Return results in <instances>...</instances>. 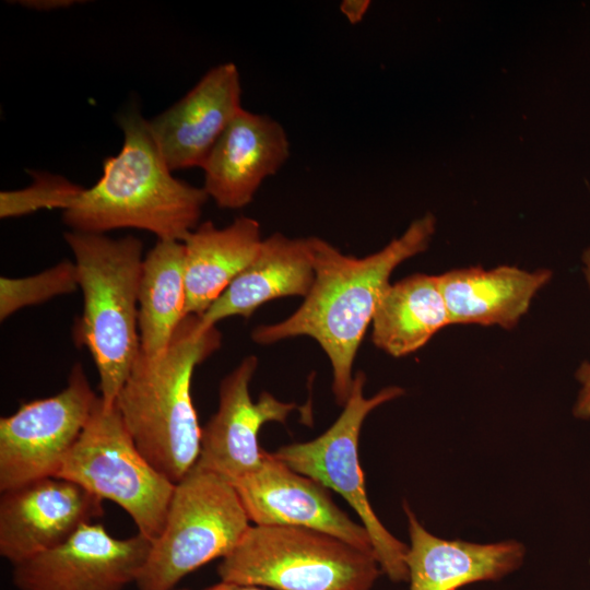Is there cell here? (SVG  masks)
Returning <instances> with one entry per match:
<instances>
[{"instance_id": "4", "label": "cell", "mask_w": 590, "mask_h": 590, "mask_svg": "<svg viewBox=\"0 0 590 590\" xmlns=\"http://www.w3.org/2000/svg\"><path fill=\"white\" fill-rule=\"evenodd\" d=\"M83 293L74 340L97 368L101 399L113 405L140 353L139 285L143 246L139 238L71 231L64 234Z\"/></svg>"}, {"instance_id": "3", "label": "cell", "mask_w": 590, "mask_h": 590, "mask_svg": "<svg viewBox=\"0 0 590 590\" xmlns=\"http://www.w3.org/2000/svg\"><path fill=\"white\" fill-rule=\"evenodd\" d=\"M221 340L216 326L204 328L199 316L185 317L163 354L150 357L140 350L114 403L137 448L175 484L193 468L201 449L192 374Z\"/></svg>"}, {"instance_id": "9", "label": "cell", "mask_w": 590, "mask_h": 590, "mask_svg": "<svg viewBox=\"0 0 590 590\" xmlns=\"http://www.w3.org/2000/svg\"><path fill=\"white\" fill-rule=\"evenodd\" d=\"M98 396L80 363L57 394L23 402L0 418V491L55 476L87 424Z\"/></svg>"}, {"instance_id": "17", "label": "cell", "mask_w": 590, "mask_h": 590, "mask_svg": "<svg viewBox=\"0 0 590 590\" xmlns=\"http://www.w3.org/2000/svg\"><path fill=\"white\" fill-rule=\"evenodd\" d=\"M550 269L527 271L512 266L485 270L468 267L437 275L450 324L512 329L552 279Z\"/></svg>"}, {"instance_id": "15", "label": "cell", "mask_w": 590, "mask_h": 590, "mask_svg": "<svg viewBox=\"0 0 590 590\" xmlns=\"http://www.w3.org/2000/svg\"><path fill=\"white\" fill-rule=\"evenodd\" d=\"M288 156L290 141L284 127L268 115L243 108L202 166L203 189L217 206L241 209Z\"/></svg>"}, {"instance_id": "2", "label": "cell", "mask_w": 590, "mask_h": 590, "mask_svg": "<svg viewBox=\"0 0 590 590\" xmlns=\"http://www.w3.org/2000/svg\"><path fill=\"white\" fill-rule=\"evenodd\" d=\"M120 152L107 157L98 181L82 188L63 210L72 231L104 234L138 228L158 240L184 241L198 226L209 196L173 176L144 119L137 110L120 116Z\"/></svg>"}, {"instance_id": "14", "label": "cell", "mask_w": 590, "mask_h": 590, "mask_svg": "<svg viewBox=\"0 0 590 590\" xmlns=\"http://www.w3.org/2000/svg\"><path fill=\"white\" fill-rule=\"evenodd\" d=\"M241 107V83L233 62L210 69L172 107L148 120L172 172L201 167Z\"/></svg>"}, {"instance_id": "13", "label": "cell", "mask_w": 590, "mask_h": 590, "mask_svg": "<svg viewBox=\"0 0 590 590\" xmlns=\"http://www.w3.org/2000/svg\"><path fill=\"white\" fill-rule=\"evenodd\" d=\"M257 366V357L249 355L224 377L220 385L219 409L201 432L196 464L232 484L261 465L267 452L259 444L262 425L285 423L293 411L300 410L297 404L280 401L267 391L253 402L249 385Z\"/></svg>"}, {"instance_id": "22", "label": "cell", "mask_w": 590, "mask_h": 590, "mask_svg": "<svg viewBox=\"0 0 590 590\" xmlns=\"http://www.w3.org/2000/svg\"><path fill=\"white\" fill-rule=\"evenodd\" d=\"M79 287L75 263L63 260L35 275L0 279V319L5 320L19 309L70 294Z\"/></svg>"}, {"instance_id": "26", "label": "cell", "mask_w": 590, "mask_h": 590, "mask_svg": "<svg viewBox=\"0 0 590 590\" xmlns=\"http://www.w3.org/2000/svg\"><path fill=\"white\" fill-rule=\"evenodd\" d=\"M21 3L28 8H34L37 10H49L71 5L75 1L68 0H32V1H21Z\"/></svg>"}, {"instance_id": "16", "label": "cell", "mask_w": 590, "mask_h": 590, "mask_svg": "<svg viewBox=\"0 0 590 590\" xmlns=\"http://www.w3.org/2000/svg\"><path fill=\"white\" fill-rule=\"evenodd\" d=\"M410 546L404 556L410 590H458L497 581L521 567L526 547L516 540L472 543L446 540L427 531L404 503Z\"/></svg>"}, {"instance_id": "1", "label": "cell", "mask_w": 590, "mask_h": 590, "mask_svg": "<svg viewBox=\"0 0 590 590\" xmlns=\"http://www.w3.org/2000/svg\"><path fill=\"white\" fill-rule=\"evenodd\" d=\"M436 231V217L426 213L379 251L356 258L328 241L309 237L314 283L303 304L286 319L257 327L251 338L259 344L307 335L330 359L332 391L344 405L351 393L352 367L379 299L394 269L425 251Z\"/></svg>"}, {"instance_id": "19", "label": "cell", "mask_w": 590, "mask_h": 590, "mask_svg": "<svg viewBox=\"0 0 590 590\" xmlns=\"http://www.w3.org/2000/svg\"><path fill=\"white\" fill-rule=\"evenodd\" d=\"M258 221L237 217L224 228L208 221L185 245L186 316L203 315L252 261L262 241Z\"/></svg>"}, {"instance_id": "27", "label": "cell", "mask_w": 590, "mask_h": 590, "mask_svg": "<svg viewBox=\"0 0 590 590\" xmlns=\"http://www.w3.org/2000/svg\"><path fill=\"white\" fill-rule=\"evenodd\" d=\"M204 590H263V589L256 586H247V585L226 582V581L221 580V582L210 586Z\"/></svg>"}, {"instance_id": "12", "label": "cell", "mask_w": 590, "mask_h": 590, "mask_svg": "<svg viewBox=\"0 0 590 590\" xmlns=\"http://www.w3.org/2000/svg\"><path fill=\"white\" fill-rule=\"evenodd\" d=\"M233 485L255 524L310 529L375 554L366 528L334 504L327 487L273 453L266 452L261 465Z\"/></svg>"}, {"instance_id": "20", "label": "cell", "mask_w": 590, "mask_h": 590, "mask_svg": "<svg viewBox=\"0 0 590 590\" xmlns=\"http://www.w3.org/2000/svg\"><path fill=\"white\" fill-rule=\"evenodd\" d=\"M373 343L393 357L423 347L450 324L437 275L413 274L390 284L373 317Z\"/></svg>"}, {"instance_id": "10", "label": "cell", "mask_w": 590, "mask_h": 590, "mask_svg": "<svg viewBox=\"0 0 590 590\" xmlns=\"http://www.w3.org/2000/svg\"><path fill=\"white\" fill-rule=\"evenodd\" d=\"M152 542L116 539L102 524L81 526L58 546L13 565L20 590H121L137 581Z\"/></svg>"}, {"instance_id": "23", "label": "cell", "mask_w": 590, "mask_h": 590, "mask_svg": "<svg viewBox=\"0 0 590 590\" xmlns=\"http://www.w3.org/2000/svg\"><path fill=\"white\" fill-rule=\"evenodd\" d=\"M32 174L35 177L32 186L23 190L1 192V217L24 215L39 209L59 208L63 211L82 189L59 176Z\"/></svg>"}, {"instance_id": "5", "label": "cell", "mask_w": 590, "mask_h": 590, "mask_svg": "<svg viewBox=\"0 0 590 590\" xmlns=\"http://www.w3.org/2000/svg\"><path fill=\"white\" fill-rule=\"evenodd\" d=\"M222 581L274 590H371L374 553L298 527L250 526L219 565Z\"/></svg>"}, {"instance_id": "18", "label": "cell", "mask_w": 590, "mask_h": 590, "mask_svg": "<svg viewBox=\"0 0 590 590\" xmlns=\"http://www.w3.org/2000/svg\"><path fill=\"white\" fill-rule=\"evenodd\" d=\"M315 271L310 238H290L279 232L263 238L252 261L200 317L204 328L225 318H249L258 307L280 297H306Z\"/></svg>"}, {"instance_id": "6", "label": "cell", "mask_w": 590, "mask_h": 590, "mask_svg": "<svg viewBox=\"0 0 590 590\" xmlns=\"http://www.w3.org/2000/svg\"><path fill=\"white\" fill-rule=\"evenodd\" d=\"M235 486L197 464L175 484L165 524L135 581L172 590L204 564L227 556L250 527Z\"/></svg>"}, {"instance_id": "7", "label": "cell", "mask_w": 590, "mask_h": 590, "mask_svg": "<svg viewBox=\"0 0 590 590\" xmlns=\"http://www.w3.org/2000/svg\"><path fill=\"white\" fill-rule=\"evenodd\" d=\"M55 476L120 506L151 542L163 530L175 488L137 448L116 405L101 397Z\"/></svg>"}, {"instance_id": "11", "label": "cell", "mask_w": 590, "mask_h": 590, "mask_svg": "<svg viewBox=\"0 0 590 590\" xmlns=\"http://www.w3.org/2000/svg\"><path fill=\"white\" fill-rule=\"evenodd\" d=\"M103 514V499L59 476L1 492L0 554L21 563L58 546Z\"/></svg>"}, {"instance_id": "25", "label": "cell", "mask_w": 590, "mask_h": 590, "mask_svg": "<svg viewBox=\"0 0 590 590\" xmlns=\"http://www.w3.org/2000/svg\"><path fill=\"white\" fill-rule=\"evenodd\" d=\"M369 4L367 0H344L340 4V10L351 24H357L363 20Z\"/></svg>"}, {"instance_id": "24", "label": "cell", "mask_w": 590, "mask_h": 590, "mask_svg": "<svg viewBox=\"0 0 590 590\" xmlns=\"http://www.w3.org/2000/svg\"><path fill=\"white\" fill-rule=\"evenodd\" d=\"M582 272L590 290V245L581 256ZM580 389L573 408V414L579 420H590V362H583L576 371Z\"/></svg>"}, {"instance_id": "8", "label": "cell", "mask_w": 590, "mask_h": 590, "mask_svg": "<svg viewBox=\"0 0 590 590\" xmlns=\"http://www.w3.org/2000/svg\"><path fill=\"white\" fill-rule=\"evenodd\" d=\"M365 382V374L358 371L342 413L323 434L309 441L282 446L273 455L294 471L339 493L368 531L382 573L394 582L408 581V545L393 536L373 510L358 459L359 433L366 416L403 396L404 389L389 386L366 398Z\"/></svg>"}, {"instance_id": "21", "label": "cell", "mask_w": 590, "mask_h": 590, "mask_svg": "<svg viewBox=\"0 0 590 590\" xmlns=\"http://www.w3.org/2000/svg\"><path fill=\"white\" fill-rule=\"evenodd\" d=\"M186 316L185 245L158 240L142 263L139 285L141 352L163 354Z\"/></svg>"}]
</instances>
